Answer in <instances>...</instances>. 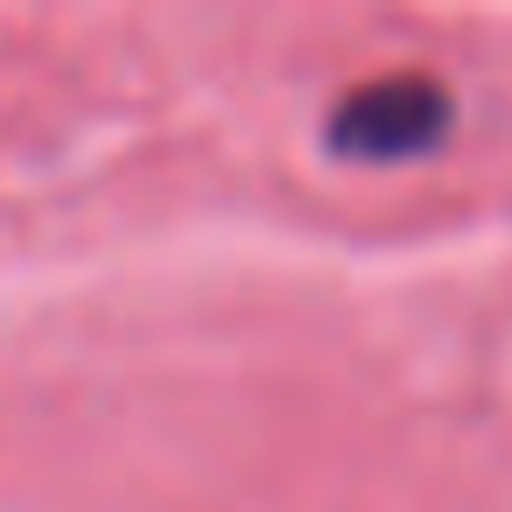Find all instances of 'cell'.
Returning <instances> with one entry per match:
<instances>
[{
  "instance_id": "6da1fadb",
  "label": "cell",
  "mask_w": 512,
  "mask_h": 512,
  "mask_svg": "<svg viewBox=\"0 0 512 512\" xmlns=\"http://www.w3.org/2000/svg\"><path fill=\"white\" fill-rule=\"evenodd\" d=\"M449 127V99L435 78L421 71H393V78H372L358 92L337 99L323 141L344 155V162H407L421 148H435Z\"/></svg>"
}]
</instances>
